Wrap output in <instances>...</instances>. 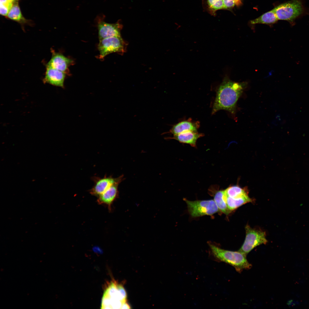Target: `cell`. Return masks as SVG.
<instances>
[{
	"label": "cell",
	"instance_id": "cell-1",
	"mask_svg": "<svg viewBox=\"0 0 309 309\" xmlns=\"http://www.w3.org/2000/svg\"><path fill=\"white\" fill-rule=\"evenodd\" d=\"M247 85L246 82H234L225 78L217 90L212 114L224 110L235 115L237 102Z\"/></svg>",
	"mask_w": 309,
	"mask_h": 309
},
{
	"label": "cell",
	"instance_id": "cell-2",
	"mask_svg": "<svg viewBox=\"0 0 309 309\" xmlns=\"http://www.w3.org/2000/svg\"><path fill=\"white\" fill-rule=\"evenodd\" d=\"M127 295L123 286L113 280L107 283L102 297L101 308L121 309Z\"/></svg>",
	"mask_w": 309,
	"mask_h": 309
},
{
	"label": "cell",
	"instance_id": "cell-3",
	"mask_svg": "<svg viewBox=\"0 0 309 309\" xmlns=\"http://www.w3.org/2000/svg\"><path fill=\"white\" fill-rule=\"evenodd\" d=\"M209 245L215 259L230 265L238 272H241L244 270H249L251 268L252 265L247 260L246 255L239 251L226 250L212 244Z\"/></svg>",
	"mask_w": 309,
	"mask_h": 309
},
{
	"label": "cell",
	"instance_id": "cell-4",
	"mask_svg": "<svg viewBox=\"0 0 309 309\" xmlns=\"http://www.w3.org/2000/svg\"><path fill=\"white\" fill-rule=\"evenodd\" d=\"M273 9L278 20L290 22L300 15L303 11L302 3L299 0H292L282 3Z\"/></svg>",
	"mask_w": 309,
	"mask_h": 309
},
{
	"label": "cell",
	"instance_id": "cell-5",
	"mask_svg": "<svg viewBox=\"0 0 309 309\" xmlns=\"http://www.w3.org/2000/svg\"><path fill=\"white\" fill-rule=\"evenodd\" d=\"M245 228V239L238 251L246 255L255 247L262 244H266L268 241L265 232L252 228L247 225Z\"/></svg>",
	"mask_w": 309,
	"mask_h": 309
},
{
	"label": "cell",
	"instance_id": "cell-6",
	"mask_svg": "<svg viewBox=\"0 0 309 309\" xmlns=\"http://www.w3.org/2000/svg\"><path fill=\"white\" fill-rule=\"evenodd\" d=\"M188 211L193 217L211 215L219 210L214 200L190 201L185 199Z\"/></svg>",
	"mask_w": 309,
	"mask_h": 309
},
{
	"label": "cell",
	"instance_id": "cell-7",
	"mask_svg": "<svg viewBox=\"0 0 309 309\" xmlns=\"http://www.w3.org/2000/svg\"><path fill=\"white\" fill-rule=\"evenodd\" d=\"M126 45L121 36L109 37L100 40L98 45V58L103 59L112 53H123L126 52Z\"/></svg>",
	"mask_w": 309,
	"mask_h": 309
},
{
	"label": "cell",
	"instance_id": "cell-8",
	"mask_svg": "<svg viewBox=\"0 0 309 309\" xmlns=\"http://www.w3.org/2000/svg\"><path fill=\"white\" fill-rule=\"evenodd\" d=\"M104 19L100 17L96 18L99 41L109 37L121 36L120 31L122 25L120 21L114 23H108Z\"/></svg>",
	"mask_w": 309,
	"mask_h": 309
},
{
	"label": "cell",
	"instance_id": "cell-9",
	"mask_svg": "<svg viewBox=\"0 0 309 309\" xmlns=\"http://www.w3.org/2000/svg\"><path fill=\"white\" fill-rule=\"evenodd\" d=\"M123 177V175L116 178L111 176H107L106 175L102 178L93 177L92 179L94 185L90 190V193L92 195L99 196L114 183L117 182H121Z\"/></svg>",
	"mask_w": 309,
	"mask_h": 309
},
{
	"label": "cell",
	"instance_id": "cell-10",
	"mask_svg": "<svg viewBox=\"0 0 309 309\" xmlns=\"http://www.w3.org/2000/svg\"><path fill=\"white\" fill-rule=\"evenodd\" d=\"M52 56L46 66L56 69L66 74L69 72V67L73 64L71 59L67 57L61 53L52 50Z\"/></svg>",
	"mask_w": 309,
	"mask_h": 309
},
{
	"label": "cell",
	"instance_id": "cell-11",
	"mask_svg": "<svg viewBox=\"0 0 309 309\" xmlns=\"http://www.w3.org/2000/svg\"><path fill=\"white\" fill-rule=\"evenodd\" d=\"M66 74L60 70L46 66L44 77L43 81L44 83L64 88Z\"/></svg>",
	"mask_w": 309,
	"mask_h": 309
},
{
	"label": "cell",
	"instance_id": "cell-12",
	"mask_svg": "<svg viewBox=\"0 0 309 309\" xmlns=\"http://www.w3.org/2000/svg\"><path fill=\"white\" fill-rule=\"evenodd\" d=\"M200 124L199 121H194L189 118L174 125L169 131L162 134L169 133L174 135L187 131L197 132Z\"/></svg>",
	"mask_w": 309,
	"mask_h": 309
},
{
	"label": "cell",
	"instance_id": "cell-13",
	"mask_svg": "<svg viewBox=\"0 0 309 309\" xmlns=\"http://www.w3.org/2000/svg\"><path fill=\"white\" fill-rule=\"evenodd\" d=\"M204 135L203 134L198 133L197 131H187L174 135L172 137H166L165 139H175L180 142L195 147L197 140Z\"/></svg>",
	"mask_w": 309,
	"mask_h": 309
},
{
	"label": "cell",
	"instance_id": "cell-14",
	"mask_svg": "<svg viewBox=\"0 0 309 309\" xmlns=\"http://www.w3.org/2000/svg\"><path fill=\"white\" fill-rule=\"evenodd\" d=\"M121 182L114 183L98 196L97 201L99 204H105L110 207L116 197L118 193V187Z\"/></svg>",
	"mask_w": 309,
	"mask_h": 309
},
{
	"label": "cell",
	"instance_id": "cell-15",
	"mask_svg": "<svg viewBox=\"0 0 309 309\" xmlns=\"http://www.w3.org/2000/svg\"><path fill=\"white\" fill-rule=\"evenodd\" d=\"M215 201L219 210L224 214L228 215L231 211L228 209L226 202V195L225 190L217 191L214 196Z\"/></svg>",
	"mask_w": 309,
	"mask_h": 309
},
{
	"label": "cell",
	"instance_id": "cell-16",
	"mask_svg": "<svg viewBox=\"0 0 309 309\" xmlns=\"http://www.w3.org/2000/svg\"><path fill=\"white\" fill-rule=\"evenodd\" d=\"M252 201V200L248 195L237 198H233L226 195V203L229 209L231 211L243 204Z\"/></svg>",
	"mask_w": 309,
	"mask_h": 309
},
{
	"label": "cell",
	"instance_id": "cell-17",
	"mask_svg": "<svg viewBox=\"0 0 309 309\" xmlns=\"http://www.w3.org/2000/svg\"><path fill=\"white\" fill-rule=\"evenodd\" d=\"M7 17L9 19L17 22L22 25L27 23L28 21L22 15L19 5L18 1L13 3Z\"/></svg>",
	"mask_w": 309,
	"mask_h": 309
},
{
	"label": "cell",
	"instance_id": "cell-18",
	"mask_svg": "<svg viewBox=\"0 0 309 309\" xmlns=\"http://www.w3.org/2000/svg\"><path fill=\"white\" fill-rule=\"evenodd\" d=\"M278 20L273 9L263 14L258 17L251 20L250 23L252 24L259 23L269 24L274 23Z\"/></svg>",
	"mask_w": 309,
	"mask_h": 309
},
{
	"label": "cell",
	"instance_id": "cell-19",
	"mask_svg": "<svg viewBox=\"0 0 309 309\" xmlns=\"http://www.w3.org/2000/svg\"><path fill=\"white\" fill-rule=\"evenodd\" d=\"M226 195L233 198H237L248 195L246 190L235 185L229 187L225 190Z\"/></svg>",
	"mask_w": 309,
	"mask_h": 309
},
{
	"label": "cell",
	"instance_id": "cell-20",
	"mask_svg": "<svg viewBox=\"0 0 309 309\" xmlns=\"http://www.w3.org/2000/svg\"><path fill=\"white\" fill-rule=\"evenodd\" d=\"M13 4L11 3L6 4L0 3V14L3 16H7Z\"/></svg>",
	"mask_w": 309,
	"mask_h": 309
},
{
	"label": "cell",
	"instance_id": "cell-21",
	"mask_svg": "<svg viewBox=\"0 0 309 309\" xmlns=\"http://www.w3.org/2000/svg\"><path fill=\"white\" fill-rule=\"evenodd\" d=\"M214 11L224 9L223 0H217L214 5L210 8Z\"/></svg>",
	"mask_w": 309,
	"mask_h": 309
},
{
	"label": "cell",
	"instance_id": "cell-22",
	"mask_svg": "<svg viewBox=\"0 0 309 309\" xmlns=\"http://www.w3.org/2000/svg\"><path fill=\"white\" fill-rule=\"evenodd\" d=\"M224 9H226L233 7L235 4L234 0H223Z\"/></svg>",
	"mask_w": 309,
	"mask_h": 309
},
{
	"label": "cell",
	"instance_id": "cell-23",
	"mask_svg": "<svg viewBox=\"0 0 309 309\" xmlns=\"http://www.w3.org/2000/svg\"><path fill=\"white\" fill-rule=\"evenodd\" d=\"M130 306L127 301L123 304L121 308V309H130Z\"/></svg>",
	"mask_w": 309,
	"mask_h": 309
},
{
	"label": "cell",
	"instance_id": "cell-24",
	"mask_svg": "<svg viewBox=\"0 0 309 309\" xmlns=\"http://www.w3.org/2000/svg\"><path fill=\"white\" fill-rule=\"evenodd\" d=\"M217 0H207V2L209 7H211L215 3Z\"/></svg>",
	"mask_w": 309,
	"mask_h": 309
},
{
	"label": "cell",
	"instance_id": "cell-25",
	"mask_svg": "<svg viewBox=\"0 0 309 309\" xmlns=\"http://www.w3.org/2000/svg\"><path fill=\"white\" fill-rule=\"evenodd\" d=\"M235 4L238 5H240L241 2V0H234Z\"/></svg>",
	"mask_w": 309,
	"mask_h": 309
},
{
	"label": "cell",
	"instance_id": "cell-26",
	"mask_svg": "<svg viewBox=\"0 0 309 309\" xmlns=\"http://www.w3.org/2000/svg\"><path fill=\"white\" fill-rule=\"evenodd\" d=\"M9 0V1H11V2H12L13 3H15V2H16L18 1V0Z\"/></svg>",
	"mask_w": 309,
	"mask_h": 309
}]
</instances>
